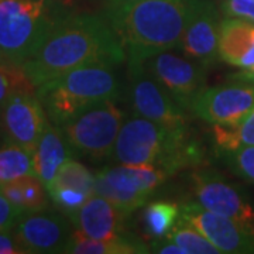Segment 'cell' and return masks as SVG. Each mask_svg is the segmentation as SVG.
<instances>
[{
    "mask_svg": "<svg viewBox=\"0 0 254 254\" xmlns=\"http://www.w3.org/2000/svg\"><path fill=\"white\" fill-rule=\"evenodd\" d=\"M219 58L242 69L254 66V23L237 17L220 21L218 44Z\"/></svg>",
    "mask_w": 254,
    "mask_h": 254,
    "instance_id": "cell-16",
    "label": "cell"
},
{
    "mask_svg": "<svg viewBox=\"0 0 254 254\" xmlns=\"http://www.w3.org/2000/svg\"><path fill=\"white\" fill-rule=\"evenodd\" d=\"M125 113L115 100H103L79 110L64 123V134L76 155L105 160L113 155Z\"/></svg>",
    "mask_w": 254,
    "mask_h": 254,
    "instance_id": "cell-5",
    "label": "cell"
},
{
    "mask_svg": "<svg viewBox=\"0 0 254 254\" xmlns=\"http://www.w3.org/2000/svg\"><path fill=\"white\" fill-rule=\"evenodd\" d=\"M27 175H36L33 153L16 144L0 147V185Z\"/></svg>",
    "mask_w": 254,
    "mask_h": 254,
    "instance_id": "cell-21",
    "label": "cell"
},
{
    "mask_svg": "<svg viewBox=\"0 0 254 254\" xmlns=\"http://www.w3.org/2000/svg\"><path fill=\"white\" fill-rule=\"evenodd\" d=\"M150 250L153 253L158 254H187L184 249H181L178 245H175L173 240H170L167 237L154 239V242L150 246Z\"/></svg>",
    "mask_w": 254,
    "mask_h": 254,
    "instance_id": "cell-32",
    "label": "cell"
},
{
    "mask_svg": "<svg viewBox=\"0 0 254 254\" xmlns=\"http://www.w3.org/2000/svg\"><path fill=\"white\" fill-rule=\"evenodd\" d=\"M17 92H36L21 66L0 61V106Z\"/></svg>",
    "mask_w": 254,
    "mask_h": 254,
    "instance_id": "cell-26",
    "label": "cell"
},
{
    "mask_svg": "<svg viewBox=\"0 0 254 254\" xmlns=\"http://www.w3.org/2000/svg\"><path fill=\"white\" fill-rule=\"evenodd\" d=\"M151 252L140 237L130 233H122L119 236L95 240L83 236L78 230L72 232L64 253L69 254H145Z\"/></svg>",
    "mask_w": 254,
    "mask_h": 254,
    "instance_id": "cell-19",
    "label": "cell"
},
{
    "mask_svg": "<svg viewBox=\"0 0 254 254\" xmlns=\"http://www.w3.org/2000/svg\"><path fill=\"white\" fill-rule=\"evenodd\" d=\"M110 4H120V3H130V1H137V0H109Z\"/></svg>",
    "mask_w": 254,
    "mask_h": 254,
    "instance_id": "cell-34",
    "label": "cell"
},
{
    "mask_svg": "<svg viewBox=\"0 0 254 254\" xmlns=\"http://www.w3.org/2000/svg\"><path fill=\"white\" fill-rule=\"evenodd\" d=\"M127 96L131 109L138 116L150 119L173 133L188 131V112L145 69L131 73Z\"/></svg>",
    "mask_w": 254,
    "mask_h": 254,
    "instance_id": "cell-6",
    "label": "cell"
},
{
    "mask_svg": "<svg viewBox=\"0 0 254 254\" xmlns=\"http://www.w3.org/2000/svg\"><path fill=\"white\" fill-rule=\"evenodd\" d=\"M180 210V216L198 229L220 253H254V233L236 220L210 212L199 202H187Z\"/></svg>",
    "mask_w": 254,
    "mask_h": 254,
    "instance_id": "cell-11",
    "label": "cell"
},
{
    "mask_svg": "<svg viewBox=\"0 0 254 254\" xmlns=\"http://www.w3.org/2000/svg\"><path fill=\"white\" fill-rule=\"evenodd\" d=\"M71 225L63 215L46 209L24 212L13 232L27 253H64L72 236Z\"/></svg>",
    "mask_w": 254,
    "mask_h": 254,
    "instance_id": "cell-14",
    "label": "cell"
},
{
    "mask_svg": "<svg viewBox=\"0 0 254 254\" xmlns=\"http://www.w3.org/2000/svg\"><path fill=\"white\" fill-rule=\"evenodd\" d=\"M48 187H66V188L85 192L88 195H93L95 193V175L89 171L86 165L71 158L61 165L60 171L55 175L54 181Z\"/></svg>",
    "mask_w": 254,
    "mask_h": 254,
    "instance_id": "cell-25",
    "label": "cell"
},
{
    "mask_svg": "<svg viewBox=\"0 0 254 254\" xmlns=\"http://www.w3.org/2000/svg\"><path fill=\"white\" fill-rule=\"evenodd\" d=\"M216 148L225 154L240 147L254 145V109L236 126H213Z\"/></svg>",
    "mask_w": 254,
    "mask_h": 254,
    "instance_id": "cell-23",
    "label": "cell"
},
{
    "mask_svg": "<svg viewBox=\"0 0 254 254\" xmlns=\"http://www.w3.org/2000/svg\"><path fill=\"white\" fill-rule=\"evenodd\" d=\"M46 190L50 198L55 203V206L61 209L66 215L69 212H73V210L81 208L82 205L92 196L85 192L66 188V187H48Z\"/></svg>",
    "mask_w": 254,
    "mask_h": 254,
    "instance_id": "cell-27",
    "label": "cell"
},
{
    "mask_svg": "<svg viewBox=\"0 0 254 254\" xmlns=\"http://www.w3.org/2000/svg\"><path fill=\"white\" fill-rule=\"evenodd\" d=\"M65 11L51 0H0V61L23 66Z\"/></svg>",
    "mask_w": 254,
    "mask_h": 254,
    "instance_id": "cell-4",
    "label": "cell"
},
{
    "mask_svg": "<svg viewBox=\"0 0 254 254\" xmlns=\"http://www.w3.org/2000/svg\"><path fill=\"white\" fill-rule=\"evenodd\" d=\"M48 123L36 92H17L0 106V133L4 144H16L34 153Z\"/></svg>",
    "mask_w": 254,
    "mask_h": 254,
    "instance_id": "cell-7",
    "label": "cell"
},
{
    "mask_svg": "<svg viewBox=\"0 0 254 254\" xmlns=\"http://www.w3.org/2000/svg\"><path fill=\"white\" fill-rule=\"evenodd\" d=\"M254 109V83L232 79L200 92L190 112L203 122L236 126Z\"/></svg>",
    "mask_w": 254,
    "mask_h": 254,
    "instance_id": "cell-8",
    "label": "cell"
},
{
    "mask_svg": "<svg viewBox=\"0 0 254 254\" xmlns=\"http://www.w3.org/2000/svg\"><path fill=\"white\" fill-rule=\"evenodd\" d=\"M0 254H28L13 230H0Z\"/></svg>",
    "mask_w": 254,
    "mask_h": 254,
    "instance_id": "cell-31",
    "label": "cell"
},
{
    "mask_svg": "<svg viewBox=\"0 0 254 254\" xmlns=\"http://www.w3.org/2000/svg\"><path fill=\"white\" fill-rule=\"evenodd\" d=\"M0 192L23 213L46 210L50 205L46 187L36 175H27L3 184L0 185Z\"/></svg>",
    "mask_w": 254,
    "mask_h": 254,
    "instance_id": "cell-20",
    "label": "cell"
},
{
    "mask_svg": "<svg viewBox=\"0 0 254 254\" xmlns=\"http://www.w3.org/2000/svg\"><path fill=\"white\" fill-rule=\"evenodd\" d=\"M226 155L230 167L239 177L254 182V145L240 147L239 150L226 153Z\"/></svg>",
    "mask_w": 254,
    "mask_h": 254,
    "instance_id": "cell-28",
    "label": "cell"
},
{
    "mask_svg": "<svg viewBox=\"0 0 254 254\" xmlns=\"http://www.w3.org/2000/svg\"><path fill=\"white\" fill-rule=\"evenodd\" d=\"M144 69L153 75L187 112H190L195 99L205 89L206 66L170 51L150 58L145 63Z\"/></svg>",
    "mask_w": 254,
    "mask_h": 254,
    "instance_id": "cell-10",
    "label": "cell"
},
{
    "mask_svg": "<svg viewBox=\"0 0 254 254\" xmlns=\"http://www.w3.org/2000/svg\"><path fill=\"white\" fill-rule=\"evenodd\" d=\"M0 141H3V138H1V133H0Z\"/></svg>",
    "mask_w": 254,
    "mask_h": 254,
    "instance_id": "cell-36",
    "label": "cell"
},
{
    "mask_svg": "<svg viewBox=\"0 0 254 254\" xmlns=\"http://www.w3.org/2000/svg\"><path fill=\"white\" fill-rule=\"evenodd\" d=\"M115 68V64H88L40 85L36 93L48 120L61 127L93 103L118 100L123 86Z\"/></svg>",
    "mask_w": 254,
    "mask_h": 254,
    "instance_id": "cell-3",
    "label": "cell"
},
{
    "mask_svg": "<svg viewBox=\"0 0 254 254\" xmlns=\"http://www.w3.org/2000/svg\"><path fill=\"white\" fill-rule=\"evenodd\" d=\"M220 9L225 17L245 18L254 23V0H223Z\"/></svg>",
    "mask_w": 254,
    "mask_h": 254,
    "instance_id": "cell-29",
    "label": "cell"
},
{
    "mask_svg": "<svg viewBox=\"0 0 254 254\" xmlns=\"http://www.w3.org/2000/svg\"><path fill=\"white\" fill-rule=\"evenodd\" d=\"M112 188L131 195H143L150 198L154 190L165 181L167 175L154 165H123L108 167L98 173Z\"/></svg>",
    "mask_w": 254,
    "mask_h": 254,
    "instance_id": "cell-18",
    "label": "cell"
},
{
    "mask_svg": "<svg viewBox=\"0 0 254 254\" xmlns=\"http://www.w3.org/2000/svg\"><path fill=\"white\" fill-rule=\"evenodd\" d=\"M165 237L184 249L187 254H220L218 249L198 229L182 218L174 225Z\"/></svg>",
    "mask_w": 254,
    "mask_h": 254,
    "instance_id": "cell-24",
    "label": "cell"
},
{
    "mask_svg": "<svg viewBox=\"0 0 254 254\" xmlns=\"http://www.w3.org/2000/svg\"><path fill=\"white\" fill-rule=\"evenodd\" d=\"M127 216L128 215L123 210L96 193H93L81 208L68 213L75 230L95 240L110 239L125 233Z\"/></svg>",
    "mask_w": 254,
    "mask_h": 254,
    "instance_id": "cell-15",
    "label": "cell"
},
{
    "mask_svg": "<svg viewBox=\"0 0 254 254\" xmlns=\"http://www.w3.org/2000/svg\"><path fill=\"white\" fill-rule=\"evenodd\" d=\"M51 1H57V3H61V1H64V0H51Z\"/></svg>",
    "mask_w": 254,
    "mask_h": 254,
    "instance_id": "cell-35",
    "label": "cell"
},
{
    "mask_svg": "<svg viewBox=\"0 0 254 254\" xmlns=\"http://www.w3.org/2000/svg\"><path fill=\"white\" fill-rule=\"evenodd\" d=\"M95 63H126L118 36L106 17L65 11L21 68L38 88L71 69Z\"/></svg>",
    "mask_w": 254,
    "mask_h": 254,
    "instance_id": "cell-1",
    "label": "cell"
},
{
    "mask_svg": "<svg viewBox=\"0 0 254 254\" xmlns=\"http://www.w3.org/2000/svg\"><path fill=\"white\" fill-rule=\"evenodd\" d=\"M219 11L212 0H188V14L181 50L190 60L210 66L219 58Z\"/></svg>",
    "mask_w": 254,
    "mask_h": 254,
    "instance_id": "cell-12",
    "label": "cell"
},
{
    "mask_svg": "<svg viewBox=\"0 0 254 254\" xmlns=\"http://www.w3.org/2000/svg\"><path fill=\"white\" fill-rule=\"evenodd\" d=\"M180 206L173 202L157 200L148 203L143 213L144 230L150 239H161L168 235L180 215Z\"/></svg>",
    "mask_w": 254,
    "mask_h": 254,
    "instance_id": "cell-22",
    "label": "cell"
},
{
    "mask_svg": "<svg viewBox=\"0 0 254 254\" xmlns=\"http://www.w3.org/2000/svg\"><path fill=\"white\" fill-rule=\"evenodd\" d=\"M170 130L143 116L123 122L113 150V157L123 165H154L168 145Z\"/></svg>",
    "mask_w": 254,
    "mask_h": 254,
    "instance_id": "cell-9",
    "label": "cell"
},
{
    "mask_svg": "<svg viewBox=\"0 0 254 254\" xmlns=\"http://www.w3.org/2000/svg\"><path fill=\"white\" fill-rule=\"evenodd\" d=\"M75 155L76 153L66 140L63 128L48 122L46 130L33 153L34 174L47 188L54 181L61 165L65 161L73 158Z\"/></svg>",
    "mask_w": 254,
    "mask_h": 254,
    "instance_id": "cell-17",
    "label": "cell"
},
{
    "mask_svg": "<svg viewBox=\"0 0 254 254\" xmlns=\"http://www.w3.org/2000/svg\"><path fill=\"white\" fill-rule=\"evenodd\" d=\"M188 0H137L110 4L106 20L126 54L128 72H140L154 55L181 43Z\"/></svg>",
    "mask_w": 254,
    "mask_h": 254,
    "instance_id": "cell-2",
    "label": "cell"
},
{
    "mask_svg": "<svg viewBox=\"0 0 254 254\" xmlns=\"http://www.w3.org/2000/svg\"><path fill=\"white\" fill-rule=\"evenodd\" d=\"M232 79H240V81L252 82V83H254V66L252 69H243V72L232 75Z\"/></svg>",
    "mask_w": 254,
    "mask_h": 254,
    "instance_id": "cell-33",
    "label": "cell"
},
{
    "mask_svg": "<svg viewBox=\"0 0 254 254\" xmlns=\"http://www.w3.org/2000/svg\"><path fill=\"white\" fill-rule=\"evenodd\" d=\"M195 196L203 208L236 220L254 233V208L239 190L212 170L192 174Z\"/></svg>",
    "mask_w": 254,
    "mask_h": 254,
    "instance_id": "cell-13",
    "label": "cell"
},
{
    "mask_svg": "<svg viewBox=\"0 0 254 254\" xmlns=\"http://www.w3.org/2000/svg\"><path fill=\"white\" fill-rule=\"evenodd\" d=\"M23 212L0 192V230H13Z\"/></svg>",
    "mask_w": 254,
    "mask_h": 254,
    "instance_id": "cell-30",
    "label": "cell"
}]
</instances>
